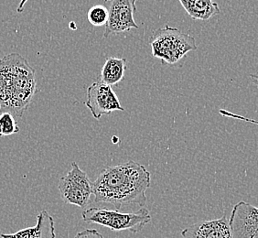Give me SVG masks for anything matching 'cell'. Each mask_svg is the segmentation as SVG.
<instances>
[{
  "mask_svg": "<svg viewBox=\"0 0 258 238\" xmlns=\"http://www.w3.org/2000/svg\"><path fill=\"white\" fill-rule=\"evenodd\" d=\"M150 181L149 170L133 160L107 167L93 183L95 202L112 204L118 211L125 204L145 206Z\"/></svg>",
  "mask_w": 258,
  "mask_h": 238,
  "instance_id": "cell-1",
  "label": "cell"
},
{
  "mask_svg": "<svg viewBox=\"0 0 258 238\" xmlns=\"http://www.w3.org/2000/svg\"><path fill=\"white\" fill-rule=\"evenodd\" d=\"M37 89L35 70L16 52L0 59V112L22 116Z\"/></svg>",
  "mask_w": 258,
  "mask_h": 238,
  "instance_id": "cell-2",
  "label": "cell"
},
{
  "mask_svg": "<svg viewBox=\"0 0 258 238\" xmlns=\"http://www.w3.org/2000/svg\"><path fill=\"white\" fill-rule=\"evenodd\" d=\"M152 55L168 65H175L189 51L198 49L192 36L166 25L150 37Z\"/></svg>",
  "mask_w": 258,
  "mask_h": 238,
  "instance_id": "cell-3",
  "label": "cell"
},
{
  "mask_svg": "<svg viewBox=\"0 0 258 238\" xmlns=\"http://www.w3.org/2000/svg\"><path fill=\"white\" fill-rule=\"evenodd\" d=\"M85 223H96L112 231H129L138 233L151 221V215L147 208H141L138 212L121 213L118 210L107 208H92L82 213Z\"/></svg>",
  "mask_w": 258,
  "mask_h": 238,
  "instance_id": "cell-4",
  "label": "cell"
},
{
  "mask_svg": "<svg viewBox=\"0 0 258 238\" xmlns=\"http://www.w3.org/2000/svg\"><path fill=\"white\" fill-rule=\"evenodd\" d=\"M59 191L65 204L84 208L88 205L93 195V183L80 169L79 165L73 162L69 172L60 178Z\"/></svg>",
  "mask_w": 258,
  "mask_h": 238,
  "instance_id": "cell-5",
  "label": "cell"
},
{
  "mask_svg": "<svg viewBox=\"0 0 258 238\" xmlns=\"http://www.w3.org/2000/svg\"><path fill=\"white\" fill-rule=\"evenodd\" d=\"M105 4L108 5V20L105 25L104 38L129 31L131 29H139L134 19L137 11L136 0H113L105 2Z\"/></svg>",
  "mask_w": 258,
  "mask_h": 238,
  "instance_id": "cell-6",
  "label": "cell"
},
{
  "mask_svg": "<svg viewBox=\"0 0 258 238\" xmlns=\"http://www.w3.org/2000/svg\"><path fill=\"white\" fill-rule=\"evenodd\" d=\"M87 100L85 105L95 119L114 111H124L113 88L102 82H95L87 88Z\"/></svg>",
  "mask_w": 258,
  "mask_h": 238,
  "instance_id": "cell-7",
  "label": "cell"
},
{
  "mask_svg": "<svg viewBox=\"0 0 258 238\" xmlns=\"http://www.w3.org/2000/svg\"><path fill=\"white\" fill-rule=\"evenodd\" d=\"M233 238H253L258 229V208L245 202L233 206L229 219Z\"/></svg>",
  "mask_w": 258,
  "mask_h": 238,
  "instance_id": "cell-8",
  "label": "cell"
},
{
  "mask_svg": "<svg viewBox=\"0 0 258 238\" xmlns=\"http://www.w3.org/2000/svg\"><path fill=\"white\" fill-rule=\"evenodd\" d=\"M182 238H233L229 219L224 214L221 218L194 223L181 231Z\"/></svg>",
  "mask_w": 258,
  "mask_h": 238,
  "instance_id": "cell-9",
  "label": "cell"
},
{
  "mask_svg": "<svg viewBox=\"0 0 258 238\" xmlns=\"http://www.w3.org/2000/svg\"><path fill=\"white\" fill-rule=\"evenodd\" d=\"M1 238H56L53 217L46 210L37 216V223L32 227L21 229L12 233H1Z\"/></svg>",
  "mask_w": 258,
  "mask_h": 238,
  "instance_id": "cell-10",
  "label": "cell"
},
{
  "mask_svg": "<svg viewBox=\"0 0 258 238\" xmlns=\"http://www.w3.org/2000/svg\"><path fill=\"white\" fill-rule=\"evenodd\" d=\"M188 15L194 20H209L221 12L219 5L212 0H179Z\"/></svg>",
  "mask_w": 258,
  "mask_h": 238,
  "instance_id": "cell-11",
  "label": "cell"
},
{
  "mask_svg": "<svg viewBox=\"0 0 258 238\" xmlns=\"http://www.w3.org/2000/svg\"><path fill=\"white\" fill-rule=\"evenodd\" d=\"M126 69V60L124 58L108 57L105 60L101 71V82L104 85L113 86L117 85L124 78Z\"/></svg>",
  "mask_w": 258,
  "mask_h": 238,
  "instance_id": "cell-12",
  "label": "cell"
},
{
  "mask_svg": "<svg viewBox=\"0 0 258 238\" xmlns=\"http://www.w3.org/2000/svg\"><path fill=\"white\" fill-rule=\"evenodd\" d=\"M87 19L90 23L95 27L106 25L108 20V10L104 5H95L92 7L87 13Z\"/></svg>",
  "mask_w": 258,
  "mask_h": 238,
  "instance_id": "cell-13",
  "label": "cell"
},
{
  "mask_svg": "<svg viewBox=\"0 0 258 238\" xmlns=\"http://www.w3.org/2000/svg\"><path fill=\"white\" fill-rule=\"evenodd\" d=\"M20 132V127L15 120V116L10 113L0 114V137L17 134Z\"/></svg>",
  "mask_w": 258,
  "mask_h": 238,
  "instance_id": "cell-14",
  "label": "cell"
},
{
  "mask_svg": "<svg viewBox=\"0 0 258 238\" xmlns=\"http://www.w3.org/2000/svg\"><path fill=\"white\" fill-rule=\"evenodd\" d=\"M75 238H104V236L96 229H85L76 233Z\"/></svg>",
  "mask_w": 258,
  "mask_h": 238,
  "instance_id": "cell-15",
  "label": "cell"
},
{
  "mask_svg": "<svg viewBox=\"0 0 258 238\" xmlns=\"http://www.w3.org/2000/svg\"><path fill=\"white\" fill-rule=\"evenodd\" d=\"M250 78H251V81L253 82V85H255L258 88V71L255 74L250 75Z\"/></svg>",
  "mask_w": 258,
  "mask_h": 238,
  "instance_id": "cell-16",
  "label": "cell"
},
{
  "mask_svg": "<svg viewBox=\"0 0 258 238\" xmlns=\"http://www.w3.org/2000/svg\"><path fill=\"white\" fill-rule=\"evenodd\" d=\"M253 238H258V229L257 231H256V232H255V233H254V235H253Z\"/></svg>",
  "mask_w": 258,
  "mask_h": 238,
  "instance_id": "cell-17",
  "label": "cell"
}]
</instances>
